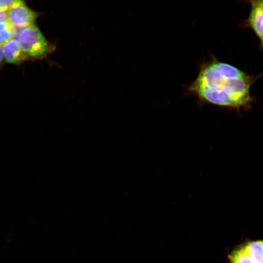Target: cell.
<instances>
[{"mask_svg": "<svg viewBox=\"0 0 263 263\" xmlns=\"http://www.w3.org/2000/svg\"><path fill=\"white\" fill-rule=\"evenodd\" d=\"M230 263H263V241L247 242L235 249Z\"/></svg>", "mask_w": 263, "mask_h": 263, "instance_id": "obj_3", "label": "cell"}, {"mask_svg": "<svg viewBox=\"0 0 263 263\" xmlns=\"http://www.w3.org/2000/svg\"><path fill=\"white\" fill-rule=\"evenodd\" d=\"M17 34L16 28L8 20L0 23V46L15 38Z\"/></svg>", "mask_w": 263, "mask_h": 263, "instance_id": "obj_7", "label": "cell"}, {"mask_svg": "<svg viewBox=\"0 0 263 263\" xmlns=\"http://www.w3.org/2000/svg\"><path fill=\"white\" fill-rule=\"evenodd\" d=\"M4 58L2 46H0V65L2 63Z\"/></svg>", "mask_w": 263, "mask_h": 263, "instance_id": "obj_10", "label": "cell"}, {"mask_svg": "<svg viewBox=\"0 0 263 263\" xmlns=\"http://www.w3.org/2000/svg\"></svg>", "mask_w": 263, "mask_h": 263, "instance_id": "obj_11", "label": "cell"}, {"mask_svg": "<svg viewBox=\"0 0 263 263\" xmlns=\"http://www.w3.org/2000/svg\"><path fill=\"white\" fill-rule=\"evenodd\" d=\"M8 20L16 28L22 29L33 25L38 14L28 7L23 1L16 0L8 9Z\"/></svg>", "mask_w": 263, "mask_h": 263, "instance_id": "obj_4", "label": "cell"}, {"mask_svg": "<svg viewBox=\"0 0 263 263\" xmlns=\"http://www.w3.org/2000/svg\"><path fill=\"white\" fill-rule=\"evenodd\" d=\"M16 38L27 57L42 58L50 51L48 41L35 24L21 29Z\"/></svg>", "mask_w": 263, "mask_h": 263, "instance_id": "obj_2", "label": "cell"}, {"mask_svg": "<svg viewBox=\"0 0 263 263\" xmlns=\"http://www.w3.org/2000/svg\"><path fill=\"white\" fill-rule=\"evenodd\" d=\"M2 49L4 58L9 63L19 64L27 58L16 38L2 46Z\"/></svg>", "mask_w": 263, "mask_h": 263, "instance_id": "obj_5", "label": "cell"}, {"mask_svg": "<svg viewBox=\"0 0 263 263\" xmlns=\"http://www.w3.org/2000/svg\"><path fill=\"white\" fill-rule=\"evenodd\" d=\"M242 71L215 59L204 63L188 91L203 101L222 107L239 108L249 103L233 95L232 79L243 76Z\"/></svg>", "mask_w": 263, "mask_h": 263, "instance_id": "obj_1", "label": "cell"}, {"mask_svg": "<svg viewBox=\"0 0 263 263\" xmlns=\"http://www.w3.org/2000/svg\"><path fill=\"white\" fill-rule=\"evenodd\" d=\"M249 23L250 26L263 41V9L254 1L252 2Z\"/></svg>", "mask_w": 263, "mask_h": 263, "instance_id": "obj_6", "label": "cell"}, {"mask_svg": "<svg viewBox=\"0 0 263 263\" xmlns=\"http://www.w3.org/2000/svg\"><path fill=\"white\" fill-rule=\"evenodd\" d=\"M16 0H0V9L8 10Z\"/></svg>", "mask_w": 263, "mask_h": 263, "instance_id": "obj_8", "label": "cell"}, {"mask_svg": "<svg viewBox=\"0 0 263 263\" xmlns=\"http://www.w3.org/2000/svg\"><path fill=\"white\" fill-rule=\"evenodd\" d=\"M8 20L7 10L0 9V23Z\"/></svg>", "mask_w": 263, "mask_h": 263, "instance_id": "obj_9", "label": "cell"}]
</instances>
